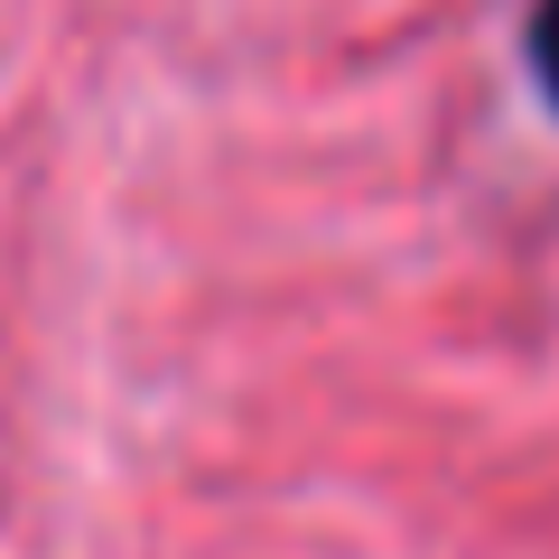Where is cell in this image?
Listing matches in <instances>:
<instances>
[{
    "instance_id": "cell-1",
    "label": "cell",
    "mask_w": 559,
    "mask_h": 559,
    "mask_svg": "<svg viewBox=\"0 0 559 559\" xmlns=\"http://www.w3.org/2000/svg\"><path fill=\"white\" fill-rule=\"evenodd\" d=\"M532 75H540V94L559 103V0L532 10Z\"/></svg>"
}]
</instances>
